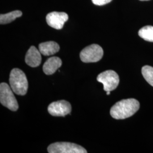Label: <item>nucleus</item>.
Returning a JSON list of instances; mask_svg holds the SVG:
<instances>
[{"instance_id":"4","label":"nucleus","mask_w":153,"mask_h":153,"mask_svg":"<svg viewBox=\"0 0 153 153\" xmlns=\"http://www.w3.org/2000/svg\"><path fill=\"white\" fill-rule=\"evenodd\" d=\"M49 153H86L85 148L76 143L71 142H56L48 147Z\"/></svg>"},{"instance_id":"1","label":"nucleus","mask_w":153,"mask_h":153,"mask_svg":"<svg viewBox=\"0 0 153 153\" xmlns=\"http://www.w3.org/2000/svg\"><path fill=\"white\" fill-rule=\"evenodd\" d=\"M139 108L140 103L136 99H123L112 107L110 114L115 119H125L134 115Z\"/></svg>"},{"instance_id":"3","label":"nucleus","mask_w":153,"mask_h":153,"mask_svg":"<svg viewBox=\"0 0 153 153\" xmlns=\"http://www.w3.org/2000/svg\"><path fill=\"white\" fill-rule=\"evenodd\" d=\"M0 102L2 105L13 111H16L19 107L11 87L4 82L0 84Z\"/></svg>"},{"instance_id":"8","label":"nucleus","mask_w":153,"mask_h":153,"mask_svg":"<svg viewBox=\"0 0 153 153\" xmlns=\"http://www.w3.org/2000/svg\"><path fill=\"white\" fill-rule=\"evenodd\" d=\"M68 15L64 12H51L47 14L46 21L51 27L57 30L62 29L65 23L68 20Z\"/></svg>"},{"instance_id":"2","label":"nucleus","mask_w":153,"mask_h":153,"mask_svg":"<svg viewBox=\"0 0 153 153\" xmlns=\"http://www.w3.org/2000/svg\"><path fill=\"white\" fill-rule=\"evenodd\" d=\"M10 86L13 92L23 96L27 92V79L25 73L19 69L14 68L11 71L9 78Z\"/></svg>"},{"instance_id":"7","label":"nucleus","mask_w":153,"mask_h":153,"mask_svg":"<svg viewBox=\"0 0 153 153\" xmlns=\"http://www.w3.org/2000/svg\"><path fill=\"white\" fill-rule=\"evenodd\" d=\"M48 112L53 116H65L71 114V104L64 100L52 102L48 107Z\"/></svg>"},{"instance_id":"13","label":"nucleus","mask_w":153,"mask_h":153,"mask_svg":"<svg viewBox=\"0 0 153 153\" xmlns=\"http://www.w3.org/2000/svg\"><path fill=\"white\" fill-rule=\"evenodd\" d=\"M138 35L146 41L153 42V26H146L141 28L138 31Z\"/></svg>"},{"instance_id":"10","label":"nucleus","mask_w":153,"mask_h":153,"mask_svg":"<svg viewBox=\"0 0 153 153\" xmlns=\"http://www.w3.org/2000/svg\"><path fill=\"white\" fill-rule=\"evenodd\" d=\"M62 65V61L58 57H50L45 62L43 66V70L47 75L54 74Z\"/></svg>"},{"instance_id":"14","label":"nucleus","mask_w":153,"mask_h":153,"mask_svg":"<svg viewBox=\"0 0 153 153\" xmlns=\"http://www.w3.org/2000/svg\"><path fill=\"white\" fill-rule=\"evenodd\" d=\"M142 76L145 80L153 86V68L150 66L146 65L142 67Z\"/></svg>"},{"instance_id":"17","label":"nucleus","mask_w":153,"mask_h":153,"mask_svg":"<svg viewBox=\"0 0 153 153\" xmlns=\"http://www.w3.org/2000/svg\"><path fill=\"white\" fill-rule=\"evenodd\" d=\"M140 1H149V0H140Z\"/></svg>"},{"instance_id":"12","label":"nucleus","mask_w":153,"mask_h":153,"mask_svg":"<svg viewBox=\"0 0 153 153\" xmlns=\"http://www.w3.org/2000/svg\"><path fill=\"white\" fill-rule=\"evenodd\" d=\"M22 16V11L19 10H15L11 11L9 13L0 15V23L1 25L7 24L13 22L16 18Z\"/></svg>"},{"instance_id":"15","label":"nucleus","mask_w":153,"mask_h":153,"mask_svg":"<svg viewBox=\"0 0 153 153\" xmlns=\"http://www.w3.org/2000/svg\"><path fill=\"white\" fill-rule=\"evenodd\" d=\"M112 0H92L93 4L96 5L102 6L108 4Z\"/></svg>"},{"instance_id":"6","label":"nucleus","mask_w":153,"mask_h":153,"mask_svg":"<svg viewBox=\"0 0 153 153\" xmlns=\"http://www.w3.org/2000/svg\"><path fill=\"white\" fill-rule=\"evenodd\" d=\"M97 81L103 85L104 91H111L116 89L120 82L118 74L114 71L108 70L99 74Z\"/></svg>"},{"instance_id":"16","label":"nucleus","mask_w":153,"mask_h":153,"mask_svg":"<svg viewBox=\"0 0 153 153\" xmlns=\"http://www.w3.org/2000/svg\"><path fill=\"white\" fill-rule=\"evenodd\" d=\"M110 92H111V91H107V95H109V94H110Z\"/></svg>"},{"instance_id":"5","label":"nucleus","mask_w":153,"mask_h":153,"mask_svg":"<svg viewBox=\"0 0 153 153\" xmlns=\"http://www.w3.org/2000/svg\"><path fill=\"white\" fill-rule=\"evenodd\" d=\"M103 56V50L98 44H91L82 50L80 58L85 63L96 62L100 60Z\"/></svg>"},{"instance_id":"9","label":"nucleus","mask_w":153,"mask_h":153,"mask_svg":"<svg viewBox=\"0 0 153 153\" xmlns=\"http://www.w3.org/2000/svg\"><path fill=\"white\" fill-rule=\"evenodd\" d=\"M41 53L35 47L31 46L28 50L25 57V61L28 65L35 68L40 65L42 62Z\"/></svg>"},{"instance_id":"11","label":"nucleus","mask_w":153,"mask_h":153,"mask_svg":"<svg viewBox=\"0 0 153 153\" xmlns=\"http://www.w3.org/2000/svg\"><path fill=\"white\" fill-rule=\"evenodd\" d=\"M39 50L44 56H51L55 55L59 51L60 46L55 42H47L39 45Z\"/></svg>"}]
</instances>
